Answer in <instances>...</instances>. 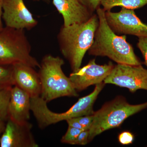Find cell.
<instances>
[{
  "label": "cell",
  "instance_id": "6da1fadb",
  "mask_svg": "<svg viewBox=\"0 0 147 147\" xmlns=\"http://www.w3.org/2000/svg\"><path fill=\"white\" fill-rule=\"evenodd\" d=\"M99 20L93 42L88 52L96 57H106L117 64L142 65L131 44L127 41L125 35H118L108 25L105 11L99 7L96 10Z\"/></svg>",
  "mask_w": 147,
  "mask_h": 147
},
{
  "label": "cell",
  "instance_id": "7a4b0ae2",
  "mask_svg": "<svg viewBox=\"0 0 147 147\" xmlns=\"http://www.w3.org/2000/svg\"><path fill=\"white\" fill-rule=\"evenodd\" d=\"M99 24L96 13L85 23L63 25L58 33L57 39L62 55L68 61L72 72L81 67L84 56L93 42Z\"/></svg>",
  "mask_w": 147,
  "mask_h": 147
},
{
  "label": "cell",
  "instance_id": "3957f363",
  "mask_svg": "<svg viewBox=\"0 0 147 147\" xmlns=\"http://www.w3.org/2000/svg\"><path fill=\"white\" fill-rule=\"evenodd\" d=\"M63 60L59 57L47 55L42 58L38 73L41 85L40 97L48 102L63 96H79L69 77L62 68Z\"/></svg>",
  "mask_w": 147,
  "mask_h": 147
},
{
  "label": "cell",
  "instance_id": "277c9868",
  "mask_svg": "<svg viewBox=\"0 0 147 147\" xmlns=\"http://www.w3.org/2000/svg\"><path fill=\"white\" fill-rule=\"evenodd\" d=\"M105 84L104 82H102L96 85L93 91L90 94L79 98L64 113H58L51 111L47 107V102L40 96L31 98V111L33 113L38 126L41 129L61 121L94 115V104Z\"/></svg>",
  "mask_w": 147,
  "mask_h": 147
},
{
  "label": "cell",
  "instance_id": "5b68a950",
  "mask_svg": "<svg viewBox=\"0 0 147 147\" xmlns=\"http://www.w3.org/2000/svg\"><path fill=\"white\" fill-rule=\"evenodd\" d=\"M147 108V102L137 105L129 104L122 96L107 102L94 112L89 129V142L103 131L118 127L129 117Z\"/></svg>",
  "mask_w": 147,
  "mask_h": 147
},
{
  "label": "cell",
  "instance_id": "8992f818",
  "mask_svg": "<svg viewBox=\"0 0 147 147\" xmlns=\"http://www.w3.org/2000/svg\"><path fill=\"white\" fill-rule=\"evenodd\" d=\"M31 50L24 30L5 27L0 31V65L21 63L39 68L40 63L31 55Z\"/></svg>",
  "mask_w": 147,
  "mask_h": 147
},
{
  "label": "cell",
  "instance_id": "52a82bcc",
  "mask_svg": "<svg viewBox=\"0 0 147 147\" xmlns=\"http://www.w3.org/2000/svg\"><path fill=\"white\" fill-rule=\"evenodd\" d=\"M103 82L127 88L132 93L147 90V69L142 65L117 64Z\"/></svg>",
  "mask_w": 147,
  "mask_h": 147
},
{
  "label": "cell",
  "instance_id": "ba28073f",
  "mask_svg": "<svg viewBox=\"0 0 147 147\" xmlns=\"http://www.w3.org/2000/svg\"><path fill=\"white\" fill-rule=\"evenodd\" d=\"M106 21L110 28L117 34L131 35L147 37V24L142 22L134 10L123 7L119 12L105 11Z\"/></svg>",
  "mask_w": 147,
  "mask_h": 147
},
{
  "label": "cell",
  "instance_id": "9c48e42d",
  "mask_svg": "<svg viewBox=\"0 0 147 147\" xmlns=\"http://www.w3.org/2000/svg\"><path fill=\"white\" fill-rule=\"evenodd\" d=\"M111 62L103 65L96 63L95 59L91 60L86 65L72 72L69 78L75 89L81 91L93 85L104 82L114 67Z\"/></svg>",
  "mask_w": 147,
  "mask_h": 147
},
{
  "label": "cell",
  "instance_id": "30bf717a",
  "mask_svg": "<svg viewBox=\"0 0 147 147\" xmlns=\"http://www.w3.org/2000/svg\"><path fill=\"white\" fill-rule=\"evenodd\" d=\"M3 19L6 27L30 30L37 25L24 0H3Z\"/></svg>",
  "mask_w": 147,
  "mask_h": 147
},
{
  "label": "cell",
  "instance_id": "8fae6325",
  "mask_svg": "<svg viewBox=\"0 0 147 147\" xmlns=\"http://www.w3.org/2000/svg\"><path fill=\"white\" fill-rule=\"evenodd\" d=\"M0 138L1 147H38L28 121L18 123L9 118Z\"/></svg>",
  "mask_w": 147,
  "mask_h": 147
},
{
  "label": "cell",
  "instance_id": "7c38bea8",
  "mask_svg": "<svg viewBox=\"0 0 147 147\" xmlns=\"http://www.w3.org/2000/svg\"><path fill=\"white\" fill-rule=\"evenodd\" d=\"M12 65L14 86L26 92L30 98L40 96L41 85L38 72L33 67L23 64Z\"/></svg>",
  "mask_w": 147,
  "mask_h": 147
},
{
  "label": "cell",
  "instance_id": "4fadbf2b",
  "mask_svg": "<svg viewBox=\"0 0 147 147\" xmlns=\"http://www.w3.org/2000/svg\"><path fill=\"white\" fill-rule=\"evenodd\" d=\"M53 5L63 19V26L82 24L88 21L94 14L78 0H53Z\"/></svg>",
  "mask_w": 147,
  "mask_h": 147
},
{
  "label": "cell",
  "instance_id": "5bb4252c",
  "mask_svg": "<svg viewBox=\"0 0 147 147\" xmlns=\"http://www.w3.org/2000/svg\"><path fill=\"white\" fill-rule=\"evenodd\" d=\"M30 100L26 92L17 86H13L9 104V118L18 123L28 121L30 117Z\"/></svg>",
  "mask_w": 147,
  "mask_h": 147
},
{
  "label": "cell",
  "instance_id": "9a60e30c",
  "mask_svg": "<svg viewBox=\"0 0 147 147\" xmlns=\"http://www.w3.org/2000/svg\"><path fill=\"white\" fill-rule=\"evenodd\" d=\"M100 4L105 11L117 6L134 10L147 5V0H100Z\"/></svg>",
  "mask_w": 147,
  "mask_h": 147
},
{
  "label": "cell",
  "instance_id": "2e32d148",
  "mask_svg": "<svg viewBox=\"0 0 147 147\" xmlns=\"http://www.w3.org/2000/svg\"><path fill=\"white\" fill-rule=\"evenodd\" d=\"M14 86L13 65H0V91Z\"/></svg>",
  "mask_w": 147,
  "mask_h": 147
},
{
  "label": "cell",
  "instance_id": "e0dca14e",
  "mask_svg": "<svg viewBox=\"0 0 147 147\" xmlns=\"http://www.w3.org/2000/svg\"><path fill=\"white\" fill-rule=\"evenodd\" d=\"M11 88L0 91V120L4 121L7 120L9 119L8 107Z\"/></svg>",
  "mask_w": 147,
  "mask_h": 147
},
{
  "label": "cell",
  "instance_id": "ac0fdd59",
  "mask_svg": "<svg viewBox=\"0 0 147 147\" xmlns=\"http://www.w3.org/2000/svg\"><path fill=\"white\" fill-rule=\"evenodd\" d=\"M83 130L69 126L67 131L61 139V142L64 144L74 145L75 140Z\"/></svg>",
  "mask_w": 147,
  "mask_h": 147
},
{
  "label": "cell",
  "instance_id": "d6986e66",
  "mask_svg": "<svg viewBox=\"0 0 147 147\" xmlns=\"http://www.w3.org/2000/svg\"><path fill=\"white\" fill-rule=\"evenodd\" d=\"M134 134L129 131L122 132L118 136L119 142L122 145L131 144L134 142Z\"/></svg>",
  "mask_w": 147,
  "mask_h": 147
},
{
  "label": "cell",
  "instance_id": "ffe728a7",
  "mask_svg": "<svg viewBox=\"0 0 147 147\" xmlns=\"http://www.w3.org/2000/svg\"><path fill=\"white\" fill-rule=\"evenodd\" d=\"M137 45L143 55L144 63L147 67V37L139 38Z\"/></svg>",
  "mask_w": 147,
  "mask_h": 147
},
{
  "label": "cell",
  "instance_id": "44dd1931",
  "mask_svg": "<svg viewBox=\"0 0 147 147\" xmlns=\"http://www.w3.org/2000/svg\"><path fill=\"white\" fill-rule=\"evenodd\" d=\"M90 10L94 12L100 7V0H78Z\"/></svg>",
  "mask_w": 147,
  "mask_h": 147
},
{
  "label": "cell",
  "instance_id": "7402d4cb",
  "mask_svg": "<svg viewBox=\"0 0 147 147\" xmlns=\"http://www.w3.org/2000/svg\"><path fill=\"white\" fill-rule=\"evenodd\" d=\"M75 119L87 130L89 129L91 126L94 119V115L82 116Z\"/></svg>",
  "mask_w": 147,
  "mask_h": 147
},
{
  "label": "cell",
  "instance_id": "603a6c76",
  "mask_svg": "<svg viewBox=\"0 0 147 147\" xmlns=\"http://www.w3.org/2000/svg\"><path fill=\"white\" fill-rule=\"evenodd\" d=\"M89 129L83 130L79 134L74 145L85 146L89 143Z\"/></svg>",
  "mask_w": 147,
  "mask_h": 147
},
{
  "label": "cell",
  "instance_id": "cb8c5ba5",
  "mask_svg": "<svg viewBox=\"0 0 147 147\" xmlns=\"http://www.w3.org/2000/svg\"><path fill=\"white\" fill-rule=\"evenodd\" d=\"M66 121L69 126L79 129L83 130H86L75 118L67 120Z\"/></svg>",
  "mask_w": 147,
  "mask_h": 147
},
{
  "label": "cell",
  "instance_id": "d4e9b609",
  "mask_svg": "<svg viewBox=\"0 0 147 147\" xmlns=\"http://www.w3.org/2000/svg\"><path fill=\"white\" fill-rule=\"evenodd\" d=\"M3 9V0H0V31L3 28L2 22L1 18L2 16Z\"/></svg>",
  "mask_w": 147,
  "mask_h": 147
},
{
  "label": "cell",
  "instance_id": "484cf974",
  "mask_svg": "<svg viewBox=\"0 0 147 147\" xmlns=\"http://www.w3.org/2000/svg\"><path fill=\"white\" fill-rule=\"evenodd\" d=\"M6 126L5 121L0 120V138L3 132L4 131Z\"/></svg>",
  "mask_w": 147,
  "mask_h": 147
},
{
  "label": "cell",
  "instance_id": "4316f807",
  "mask_svg": "<svg viewBox=\"0 0 147 147\" xmlns=\"http://www.w3.org/2000/svg\"><path fill=\"white\" fill-rule=\"evenodd\" d=\"M35 1H44L45 2H47V3L50 2V0H35Z\"/></svg>",
  "mask_w": 147,
  "mask_h": 147
}]
</instances>
